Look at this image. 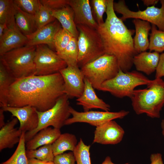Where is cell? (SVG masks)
<instances>
[{
    "label": "cell",
    "instance_id": "6da1fadb",
    "mask_svg": "<svg viewBox=\"0 0 164 164\" xmlns=\"http://www.w3.org/2000/svg\"><path fill=\"white\" fill-rule=\"evenodd\" d=\"M64 94V81L60 72L33 75L14 81L9 89L7 106H29L44 111L53 107Z\"/></svg>",
    "mask_w": 164,
    "mask_h": 164
},
{
    "label": "cell",
    "instance_id": "7a4b0ae2",
    "mask_svg": "<svg viewBox=\"0 0 164 164\" xmlns=\"http://www.w3.org/2000/svg\"><path fill=\"white\" fill-rule=\"evenodd\" d=\"M107 17L96 30L103 45L105 53L117 58L119 68L128 71L133 65L134 56L138 54L134 45V30L128 29L116 15L113 9L114 1L107 0Z\"/></svg>",
    "mask_w": 164,
    "mask_h": 164
},
{
    "label": "cell",
    "instance_id": "3957f363",
    "mask_svg": "<svg viewBox=\"0 0 164 164\" xmlns=\"http://www.w3.org/2000/svg\"><path fill=\"white\" fill-rule=\"evenodd\" d=\"M147 85L145 89L134 90L131 98L133 109L138 115L159 118L164 106V81L155 78Z\"/></svg>",
    "mask_w": 164,
    "mask_h": 164
},
{
    "label": "cell",
    "instance_id": "277c9868",
    "mask_svg": "<svg viewBox=\"0 0 164 164\" xmlns=\"http://www.w3.org/2000/svg\"><path fill=\"white\" fill-rule=\"evenodd\" d=\"M36 46H24L0 56V62L15 80L36 74Z\"/></svg>",
    "mask_w": 164,
    "mask_h": 164
},
{
    "label": "cell",
    "instance_id": "5b68a950",
    "mask_svg": "<svg viewBox=\"0 0 164 164\" xmlns=\"http://www.w3.org/2000/svg\"><path fill=\"white\" fill-rule=\"evenodd\" d=\"M119 69L116 58L105 53L80 69L84 78L89 81L94 89L99 90L101 84L114 77Z\"/></svg>",
    "mask_w": 164,
    "mask_h": 164
},
{
    "label": "cell",
    "instance_id": "8992f818",
    "mask_svg": "<svg viewBox=\"0 0 164 164\" xmlns=\"http://www.w3.org/2000/svg\"><path fill=\"white\" fill-rule=\"evenodd\" d=\"M151 80L137 71L124 72L119 69L114 77L101 84L99 90L109 92L117 97H127L131 98L136 87L147 85Z\"/></svg>",
    "mask_w": 164,
    "mask_h": 164
},
{
    "label": "cell",
    "instance_id": "52a82bcc",
    "mask_svg": "<svg viewBox=\"0 0 164 164\" xmlns=\"http://www.w3.org/2000/svg\"><path fill=\"white\" fill-rule=\"evenodd\" d=\"M78 55L77 64L81 68L105 54L101 37L95 29L83 25L76 26Z\"/></svg>",
    "mask_w": 164,
    "mask_h": 164
},
{
    "label": "cell",
    "instance_id": "ba28073f",
    "mask_svg": "<svg viewBox=\"0 0 164 164\" xmlns=\"http://www.w3.org/2000/svg\"><path fill=\"white\" fill-rule=\"evenodd\" d=\"M69 99L64 94L51 108L44 111H37L39 118L38 126L33 131L25 133L26 142L44 128L52 126L53 128L60 129L65 125L66 121L71 115L69 111Z\"/></svg>",
    "mask_w": 164,
    "mask_h": 164
},
{
    "label": "cell",
    "instance_id": "9c48e42d",
    "mask_svg": "<svg viewBox=\"0 0 164 164\" xmlns=\"http://www.w3.org/2000/svg\"><path fill=\"white\" fill-rule=\"evenodd\" d=\"M160 2V8L153 5L147 7L145 10L135 12L129 9L124 0H120L114 2L113 9L114 11L122 15L120 19L123 21L129 18L139 19L149 22L156 26L159 30L164 31V0Z\"/></svg>",
    "mask_w": 164,
    "mask_h": 164
},
{
    "label": "cell",
    "instance_id": "30bf717a",
    "mask_svg": "<svg viewBox=\"0 0 164 164\" xmlns=\"http://www.w3.org/2000/svg\"><path fill=\"white\" fill-rule=\"evenodd\" d=\"M45 44L36 46L34 62L36 75L46 76L59 73L67 65L52 49Z\"/></svg>",
    "mask_w": 164,
    "mask_h": 164
},
{
    "label": "cell",
    "instance_id": "8fae6325",
    "mask_svg": "<svg viewBox=\"0 0 164 164\" xmlns=\"http://www.w3.org/2000/svg\"><path fill=\"white\" fill-rule=\"evenodd\" d=\"M69 111L72 117L66 121L65 125L83 122L96 127L115 119H122L129 113L128 111L125 110L114 112L93 111L80 112L76 111L70 106Z\"/></svg>",
    "mask_w": 164,
    "mask_h": 164
},
{
    "label": "cell",
    "instance_id": "7c38bea8",
    "mask_svg": "<svg viewBox=\"0 0 164 164\" xmlns=\"http://www.w3.org/2000/svg\"><path fill=\"white\" fill-rule=\"evenodd\" d=\"M64 81V93L69 98H78L84 89V77L78 66H67L60 72Z\"/></svg>",
    "mask_w": 164,
    "mask_h": 164
},
{
    "label": "cell",
    "instance_id": "4fadbf2b",
    "mask_svg": "<svg viewBox=\"0 0 164 164\" xmlns=\"http://www.w3.org/2000/svg\"><path fill=\"white\" fill-rule=\"evenodd\" d=\"M124 134L123 128L116 121L111 120L96 127L93 143L116 144L121 141Z\"/></svg>",
    "mask_w": 164,
    "mask_h": 164
},
{
    "label": "cell",
    "instance_id": "5bb4252c",
    "mask_svg": "<svg viewBox=\"0 0 164 164\" xmlns=\"http://www.w3.org/2000/svg\"><path fill=\"white\" fill-rule=\"evenodd\" d=\"M4 111L10 113L17 118L20 123L19 128L26 133L36 129L39 123L37 110L34 107L27 106L21 107L9 106L2 107Z\"/></svg>",
    "mask_w": 164,
    "mask_h": 164
},
{
    "label": "cell",
    "instance_id": "9a60e30c",
    "mask_svg": "<svg viewBox=\"0 0 164 164\" xmlns=\"http://www.w3.org/2000/svg\"><path fill=\"white\" fill-rule=\"evenodd\" d=\"M59 22L56 19L53 22L37 29L30 35L26 36L27 42L25 46H36L40 44L48 46L54 49V39L58 30L62 27Z\"/></svg>",
    "mask_w": 164,
    "mask_h": 164
},
{
    "label": "cell",
    "instance_id": "2e32d148",
    "mask_svg": "<svg viewBox=\"0 0 164 164\" xmlns=\"http://www.w3.org/2000/svg\"><path fill=\"white\" fill-rule=\"evenodd\" d=\"M74 13L76 26L83 25L97 30L98 25L94 18L89 0H68Z\"/></svg>",
    "mask_w": 164,
    "mask_h": 164
},
{
    "label": "cell",
    "instance_id": "e0dca14e",
    "mask_svg": "<svg viewBox=\"0 0 164 164\" xmlns=\"http://www.w3.org/2000/svg\"><path fill=\"white\" fill-rule=\"evenodd\" d=\"M84 90L81 96L76 100L77 104L82 106L84 111L94 108L109 111L110 105L97 97L94 88L87 79L84 78Z\"/></svg>",
    "mask_w": 164,
    "mask_h": 164
},
{
    "label": "cell",
    "instance_id": "ac0fdd59",
    "mask_svg": "<svg viewBox=\"0 0 164 164\" xmlns=\"http://www.w3.org/2000/svg\"><path fill=\"white\" fill-rule=\"evenodd\" d=\"M27 37L17 28H6L0 38V56L13 50L25 46Z\"/></svg>",
    "mask_w": 164,
    "mask_h": 164
},
{
    "label": "cell",
    "instance_id": "d6986e66",
    "mask_svg": "<svg viewBox=\"0 0 164 164\" xmlns=\"http://www.w3.org/2000/svg\"><path fill=\"white\" fill-rule=\"evenodd\" d=\"M18 120L13 118L5 124L0 130V151L7 149L12 148L15 145L19 143L22 132L19 128H15Z\"/></svg>",
    "mask_w": 164,
    "mask_h": 164
},
{
    "label": "cell",
    "instance_id": "ffe728a7",
    "mask_svg": "<svg viewBox=\"0 0 164 164\" xmlns=\"http://www.w3.org/2000/svg\"><path fill=\"white\" fill-rule=\"evenodd\" d=\"M132 22L135 27V34L133 38L134 48L138 53L146 51L149 48L148 36L152 25L149 22L139 19H134Z\"/></svg>",
    "mask_w": 164,
    "mask_h": 164
},
{
    "label": "cell",
    "instance_id": "44dd1931",
    "mask_svg": "<svg viewBox=\"0 0 164 164\" xmlns=\"http://www.w3.org/2000/svg\"><path fill=\"white\" fill-rule=\"evenodd\" d=\"M160 56L159 53L156 51L143 52L134 56L133 64L138 71L150 75L156 70Z\"/></svg>",
    "mask_w": 164,
    "mask_h": 164
},
{
    "label": "cell",
    "instance_id": "7402d4cb",
    "mask_svg": "<svg viewBox=\"0 0 164 164\" xmlns=\"http://www.w3.org/2000/svg\"><path fill=\"white\" fill-rule=\"evenodd\" d=\"M61 134L60 129L49 127L44 128L26 142V149H35L45 145L52 144Z\"/></svg>",
    "mask_w": 164,
    "mask_h": 164
},
{
    "label": "cell",
    "instance_id": "603a6c76",
    "mask_svg": "<svg viewBox=\"0 0 164 164\" xmlns=\"http://www.w3.org/2000/svg\"><path fill=\"white\" fill-rule=\"evenodd\" d=\"M51 15L60 24L62 27L77 38L79 32L74 21V13L69 5L59 9L52 10Z\"/></svg>",
    "mask_w": 164,
    "mask_h": 164
},
{
    "label": "cell",
    "instance_id": "cb8c5ba5",
    "mask_svg": "<svg viewBox=\"0 0 164 164\" xmlns=\"http://www.w3.org/2000/svg\"><path fill=\"white\" fill-rule=\"evenodd\" d=\"M15 19L18 28L26 36L36 30L35 16L25 12L17 5Z\"/></svg>",
    "mask_w": 164,
    "mask_h": 164
},
{
    "label": "cell",
    "instance_id": "d4e9b609",
    "mask_svg": "<svg viewBox=\"0 0 164 164\" xmlns=\"http://www.w3.org/2000/svg\"><path fill=\"white\" fill-rule=\"evenodd\" d=\"M16 5L12 0H0V23L7 28H17L15 19Z\"/></svg>",
    "mask_w": 164,
    "mask_h": 164
},
{
    "label": "cell",
    "instance_id": "484cf974",
    "mask_svg": "<svg viewBox=\"0 0 164 164\" xmlns=\"http://www.w3.org/2000/svg\"><path fill=\"white\" fill-rule=\"evenodd\" d=\"M77 144V138L74 135L68 133L61 134L52 144L54 156L63 153L67 151L73 152Z\"/></svg>",
    "mask_w": 164,
    "mask_h": 164
},
{
    "label": "cell",
    "instance_id": "4316f807",
    "mask_svg": "<svg viewBox=\"0 0 164 164\" xmlns=\"http://www.w3.org/2000/svg\"><path fill=\"white\" fill-rule=\"evenodd\" d=\"M15 80L0 62V106H7L10 87Z\"/></svg>",
    "mask_w": 164,
    "mask_h": 164
},
{
    "label": "cell",
    "instance_id": "83f0119b",
    "mask_svg": "<svg viewBox=\"0 0 164 164\" xmlns=\"http://www.w3.org/2000/svg\"><path fill=\"white\" fill-rule=\"evenodd\" d=\"M58 55L66 63L67 66H78L77 38L73 37L64 50Z\"/></svg>",
    "mask_w": 164,
    "mask_h": 164
},
{
    "label": "cell",
    "instance_id": "f1b7e54d",
    "mask_svg": "<svg viewBox=\"0 0 164 164\" xmlns=\"http://www.w3.org/2000/svg\"><path fill=\"white\" fill-rule=\"evenodd\" d=\"M25 133L22 132L20 141L12 155L1 164H28V159L26 153Z\"/></svg>",
    "mask_w": 164,
    "mask_h": 164
},
{
    "label": "cell",
    "instance_id": "f546056e",
    "mask_svg": "<svg viewBox=\"0 0 164 164\" xmlns=\"http://www.w3.org/2000/svg\"><path fill=\"white\" fill-rule=\"evenodd\" d=\"M28 159L34 158L41 161H53L54 157L52 144L45 145L33 150H26Z\"/></svg>",
    "mask_w": 164,
    "mask_h": 164
},
{
    "label": "cell",
    "instance_id": "4dcf8cb0",
    "mask_svg": "<svg viewBox=\"0 0 164 164\" xmlns=\"http://www.w3.org/2000/svg\"><path fill=\"white\" fill-rule=\"evenodd\" d=\"M149 49L159 52L164 51V31L158 29L156 26L152 24Z\"/></svg>",
    "mask_w": 164,
    "mask_h": 164
},
{
    "label": "cell",
    "instance_id": "1f68e13d",
    "mask_svg": "<svg viewBox=\"0 0 164 164\" xmlns=\"http://www.w3.org/2000/svg\"><path fill=\"white\" fill-rule=\"evenodd\" d=\"M73 37L70 33L62 27L58 30L54 39L55 50L57 54L64 50Z\"/></svg>",
    "mask_w": 164,
    "mask_h": 164
},
{
    "label": "cell",
    "instance_id": "d6a6232c",
    "mask_svg": "<svg viewBox=\"0 0 164 164\" xmlns=\"http://www.w3.org/2000/svg\"><path fill=\"white\" fill-rule=\"evenodd\" d=\"M90 145H86L80 138L73 152L77 164H91L90 157Z\"/></svg>",
    "mask_w": 164,
    "mask_h": 164
},
{
    "label": "cell",
    "instance_id": "836d02e7",
    "mask_svg": "<svg viewBox=\"0 0 164 164\" xmlns=\"http://www.w3.org/2000/svg\"><path fill=\"white\" fill-rule=\"evenodd\" d=\"M51 10L40 3L39 10L34 16L36 30L53 22L56 19L51 15Z\"/></svg>",
    "mask_w": 164,
    "mask_h": 164
},
{
    "label": "cell",
    "instance_id": "e575fe53",
    "mask_svg": "<svg viewBox=\"0 0 164 164\" xmlns=\"http://www.w3.org/2000/svg\"><path fill=\"white\" fill-rule=\"evenodd\" d=\"M13 1L22 10L34 16L38 12L40 3L39 0H14Z\"/></svg>",
    "mask_w": 164,
    "mask_h": 164
},
{
    "label": "cell",
    "instance_id": "d590c367",
    "mask_svg": "<svg viewBox=\"0 0 164 164\" xmlns=\"http://www.w3.org/2000/svg\"><path fill=\"white\" fill-rule=\"evenodd\" d=\"M96 21L98 25L104 22L103 16L106 12L107 6V0H92L91 1Z\"/></svg>",
    "mask_w": 164,
    "mask_h": 164
},
{
    "label": "cell",
    "instance_id": "8d00e7d4",
    "mask_svg": "<svg viewBox=\"0 0 164 164\" xmlns=\"http://www.w3.org/2000/svg\"><path fill=\"white\" fill-rule=\"evenodd\" d=\"M53 162L55 164H75V158L73 152L63 153L54 156Z\"/></svg>",
    "mask_w": 164,
    "mask_h": 164
},
{
    "label": "cell",
    "instance_id": "74e56055",
    "mask_svg": "<svg viewBox=\"0 0 164 164\" xmlns=\"http://www.w3.org/2000/svg\"><path fill=\"white\" fill-rule=\"evenodd\" d=\"M40 2L51 10L60 9L68 5V0H41Z\"/></svg>",
    "mask_w": 164,
    "mask_h": 164
},
{
    "label": "cell",
    "instance_id": "f35d334b",
    "mask_svg": "<svg viewBox=\"0 0 164 164\" xmlns=\"http://www.w3.org/2000/svg\"><path fill=\"white\" fill-rule=\"evenodd\" d=\"M155 71V78H161L164 76V52L160 55Z\"/></svg>",
    "mask_w": 164,
    "mask_h": 164
},
{
    "label": "cell",
    "instance_id": "ab89813d",
    "mask_svg": "<svg viewBox=\"0 0 164 164\" xmlns=\"http://www.w3.org/2000/svg\"><path fill=\"white\" fill-rule=\"evenodd\" d=\"M150 164H164L162 158V154L159 153H153L151 155Z\"/></svg>",
    "mask_w": 164,
    "mask_h": 164
},
{
    "label": "cell",
    "instance_id": "60d3db41",
    "mask_svg": "<svg viewBox=\"0 0 164 164\" xmlns=\"http://www.w3.org/2000/svg\"><path fill=\"white\" fill-rule=\"evenodd\" d=\"M4 111L2 108L0 109V128H1L5 124V122Z\"/></svg>",
    "mask_w": 164,
    "mask_h": 164
},
{
    "label": "cell",
    "instance_id": "b9f144b4",
    "mask_svg": "<svg viewBox=\"0 0 164 164\" xmlns=\"http://www.w3.org/2000/svg\"><path fill=\"white\" fill-rule=\"evenodd\" d=\"M142 1L144 4L148 7L151 5L152 6L154 5L159 1V0H143Z\"/></svg>",
    "mask_w": 164,
    "mask_h": 164
},
{
    "label": "cell",
    "instance_id": "7bdbcfd3",
    "mask_svg": "<svg viewBox=\"0 0 164 164\" xmlns=\"http://www.w3.org/2000/svg\"><path fill=\"white\" fill-rule=\"evenodd\" d=\"M45 162L36 159H29L28 164H44Z\"/></svg>",
    "mask_w": 164,
    "mask_h": 164
},
{
    "label": "cell",
    "instance_id": "ee69618b",
    "mask_svg": "<svg viewBox=\"0 0 164 164\" xmlns=\"http://www.w3.org/2000/svg\"><path fill=\"white\" fill-rule=\"evenodd\" d=\"M129 163H126L123 164H129ZM101 164H116L113 163L111 157L109 156H107L104 161Z\"/></svg>",
    "mask_w": 164,
    "mask_h": 164
},
{
    "label": "cell",
    "instance_id": "f6af8a7d",
    "mask_svg": "<svg viewBox=\"0 0 164 164\" xmlns=\"http://www.w3.org/2000/svg\"><path fill=\"white\" fill-rule=\"evenodd\" d=\"M7 28L5 24L0 23V38L2 37L5 29Z\"/></svg>",
    "mask_w": 164,
    "mask_h": 164
},
{
    "label": "cell",
    "instance_id": "bcb514c9",
    "mask_svg": "<svg viewBox=\"0 0 164 164\" xmlns=\"http://www.w3.org/2000/svg\"><path fill=\"white\" fill-rule=\"evenodd\" d=\"M161 127L162 129V134L164 136V119L162 120L161 122Z\"/></svg>",
    "mask_w": 164,
    "mask_h": 164
},
{
    "label": "cell",
    "instance_id": "7dc6e473",
    "mask_svg": "<svg viewBox=\"0 0 164 164\" xmlns=\"http://www.w3.org/2000/svg\"><path fill=\"white\" fill-rule=\"evenodd\" d=\"M44 164H55L53 161L46 162Z\"/></svg>",
    "mask_w": 164,
    "mask_h": 164
}]
</instances>
